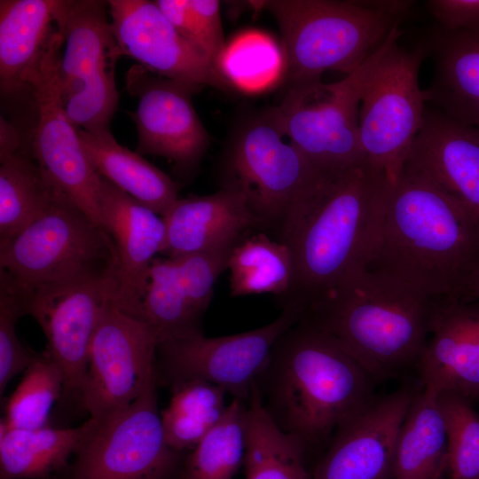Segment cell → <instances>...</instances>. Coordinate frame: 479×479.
I'll return each instance as SVG.
<instances>
[{
	"mask_svg": "<svg viewBox=\"0 0 479 479\" xmlns=\"http://www.w3.org/2000/svg\"><path fill=\"white\" fill-rule=\"evenodd\" d=\"M479 265V216L424 177L389 184L367 269L432 298L457 297Z\"/></svg>",
	"mask_w": 479,
	"mask_h": 479,
	"instance_id": "cell-1",
	"label": "cell"
},
{
	"mask_svg": "<svg viewBox=\"0 0 479 479\" xmlns=\"http://www.w3.org/2000/svg\"><path fill=\"white\" fill-rule=\"evenodd\" d=\"M374 383L334 337L297 320L276 341L256 388L271 419L308 454L374 397Z\"/></svg>",
	"mask_w": 479,
	"mask_h": 479,
	"instance_id": "cell-2",
	"label": "cell"
},
{
	"mask_svg": "<svg viewBox=\"0 0 479 479\" xmlns=\"http://www.w3.org/2000/svg\"><path fill=\"white\" fill-rule=\"evenodd\" d=\"M389 184L366 159L329 178L289 220L279 241L291 249L294 277L291 290L279 300L282 307L302 313L366 267Z\"/></svg>",
	"mask_w": 479,
	"mask_h": 479,
	"instance_id": "cell-3",
	"label": "cell"
},
{
	"mask_svg": "<svg viewBox=\"0 0 479 479\" xmlns=\"http://www.w3.org/2000/svg\"><path fill=\"white\" fill-rule=\"evenodd\" d=\"M433 303L421 291L365 268L310 303L298 320L334 337L377 382L418 367Z\"/></svg>",
	"mask_w": 479,
	"mask_h": 479,
	"instance_id": "cell-4",
	"label": "cell"
},
{
	"mask_svg": "<svg viewBox=\"0 0 479 479\" xmlns=\"http://www.w3.org/2000/svg\"><path fill=\"white\" fill-rule=\"evenodd\" d=\"M221 185L241 193L262 232L277 240L289 220L331 177L321 175L286 135L275 107L247 117L220 164Z\"/></svg>",
	"mask_w": 479,
	"mask_h": 479,
	"instance_id": "cell-5",
	"label": "cell"
},
{
	"mask_svg": "<svg viewBox=\"0 0 479 479\" xmlns=\"http://www.w3.org/2000/svg\"><path fill=\"white\" fill-rule=\"evenodd\" d=\"M263 6L280 31L287 87L321 81L327 71L350 74L400 22L368 1L271 0Z\"/></svg>",
	"mask_w": 479,
	"mask_h": 479,
	"instance_id": "cell-6",
	"label": "cell"
},
{
	"mask_svg": "<svg viewBox=\"0 0 479 479\" xmlns=\"http://www.w3.org/2000/svg\"><path fill=\"white\" fill-rule=\"evenodd\" d=\"M118 257L107 232L59 190L45 211L0 244V270L25 292L90 274H114Z\"/></svg>",
	"mask_w": 479,
	"mask_h": 479,
	"instance_id": "cell-7",
	"label": "cell"
},
{
	"mask_svg": "<svg viewBox=\"0 0 479 479\" xmlns=\"http://www.w3.org/2000/svg\"><path fill=\"white\" fill-rule=\"evenodd\" d=\"M400 35L395 27L369 59L338 82L287 87L274 106L289 140L324 177L338 176L366 160L358 137L361 99L379 59Z\"/></svg>",
	"mask_w": 479,
	"mask_h": 479,
	"instance_id": "cell-8",
	"label": "cell"
},
{
	"mask_svg": "<svg viewBox=\"0 0 479 479\" xmlns=\"http://www.w3.org/2000/svg\"><path fill=\"white\" fill-rule=\"evenodd\" d=\"M107 1L59 0L54 13L64 38L59 64L61 97L77 129H109L118 106L115 65L121 53L107 19Z\"/></svg>",
	"mask_w": 479,
	"mask_h": 479,
	"instance_id": "cell-9",
	"label": "cell"
},
{
	"mask_svg": "<svg viewBox=\"0 0 479 479\" xmlns=\"http://www.w3.org/2000/svg\"><path fill=\"white\" fill-rule=\"evenodd\" d=\"M400 36V35H399ZM389 44L363 94L358 137L365 157L381 169L390 184L404 170L411 147L422 128L426 109L419 72L423 49Z\"/></svg>",
	"mask_w": 479,
	"mask_h": 479,
	"instance_id": "cell-10",
	"label": "cell"
},
{
	"mask_svg": "<svg viewBox=\"0 0 479 479\" xmlns=\"http://www.w3.org/2000/svg\"><path fill=\"white\" fill-rule=\"evenodd\" d=\"M63 45L64 38L55 26L36 65L25 79L36 113L31 154L52 184L101 226V177L88 161L61 97L59 64Z\"/></svg>",
	"mask_w": 479,
	"mask_h": 479,
	"instance_id": "cell-11",
	"label": "cell"
},
{
	"mask_svg": "<svg viewBox=\"0 0 479 479\" xmlns=\"http://www.w3.org/2000/svg\"><path fill=\"white\" fill-rule=\"evenodd\" d=\"M156 376L121 412L98 421L75 454L68 479H175L182 453L165 440Z\"/></svg>",
	"mask_w": 479,
	"mask_h": 479,
	"instance_id": "cell-12",
	"label": "cell"
},
{
	"mask_svg": "<svg viewBox=\"0 0 479 479\" xmlns=\"http://www.w3.org/2000/svg\"><path fill=\"white\" fill-rule=\"evenodd\" d=\"M299 317L297 309L285 306L278 318L254 330L160 342L156 379L171 388L190 381H206L220 387L232 398L247 402L276 341Z\"/></svg>",
	"mask_w": 479,
	"mask_h": 479,
	"instance_id": "cell-13",
	"label": "cell"
},
{
	"mask_svg": "<svg viewBox=\"0 0 479 479\" xmlns=\"http://www.w3.org/2000/svg\"><path fill=\"white\" fill-rule=\"evenodd\" d=\"M158 337L146 322L111 302L94 332L80 403L103 420L128 407L156 376Z\"/></svg>",
	"mask_w": 479,
	"mask_h": 479,
	"instance_id": "cell-14",
	"label": "cell"
},
{
	"mask_svg": "<svg viewBox=\"0 0 479 479\" xmlns=\"http://www.w3.org/2000/svg\"><path fill=\"white\" fill-rule=\"evenodd\" d=\"M115 290L114 274H90L40 287L27 294V314L41 326L45 352L64 375L63 397H79L90 342Z\"/></svg>",
	"mask_w": 479,
	"mask_h": 479,
	"instance_id": "cell-15",
	"label": "cell"
},
{
	"mask_svg": "<svg viewBox=\"0 0 479 479\" xmlns=\"http://www.w3.org/2000/svg\"><path fill=\"white\" fill-rule=\"evenodd\" d=\"M203 86L158 75L135 64L125 74V89L137 99L130 116L137 126L136 153L165 157L179 176L199 167L210 143L192 98Z\"/></svg>",
	"mask_w": 479,
	"mask_h": 479,
	"instance_id": "cell-16",
	"label": "cell"
},
{
	"mask_svg": "<svg viewBox=\"0 0 479 479\" xmlns=\"http://www.w3.org/2000/svg\"><path fill=\"white\" fill-rule=\"evenodd\" d=\"M228 256L210 249L177 257L155 258L141 304V317L159 343L204 334L202 320Z\"/></svg>",
	"mask_w": 479,
	"mask_h": 479,
	"instance_id": "cell-17",
	"label": "cell"
},
{
	"mask_svg": "<svg viewBox=\"0 0 479 479\" xmlns=\"http://www.w3.org/2000/svg\"><path fill=\"white\" fill-rule=\"evenodd\" d=\"M107 4L121 55L168 79L229 87L210 59L177 32L154 1L109 0Z\"/></svg>",
	"mask_w": 479,
	"mask_h": 479,
	"instance_id": "cell-18",
	"label": "cell"
},
{
	"mask_svg": "<svg viewBox=\"0 0 479 479\" xmlns=\"http://www.w3.org/2000/svg\"><path fill=\"white\" fill-rule=\"evenodd\" d=\"M416 390L374 396L337 429L311 479H391L397 439Z\"/></svg>",
	"mask_w": 479,
	"mask_h": 479,
	"instance_id": "cell-19",
	"label": "cell"
},
{
	"mask_svg": "<svg viewBox=\"0 0 479 479\" xmlns=\"http://www.w3.org/2000/svg\"><path fill=\"white\" fill-rule=\"evenodd\" d=\"M100 177V224L113 240L118 257L112 303L143 320L141 304L149 269L155 255L163 251L165 224L161 216Z\"/></svg>",
	"mask_w": 479,
	"mask_h": 479,
	"instance_id": "cell-20",
	"label": "cell"
},
{
	"mask_svg": "<svg viewBox=\"0 0 479 479\" xmlns=\"http://www.w3.org/2000/svg\"><path fill=\"white\" fill-rule=\"evenodd\" d=\"M420 385L468 402L479 397V301L434 298Z\"/></svg>",
	"mask_w": 479,
	"mask_h": 479,
	"instance_id": "cell-21",
	"label": "cell"
},
{
	"mask_svg": "<svg viewBox=\"0 0 479 479\" xmlns=\"http://www.w3.org/2000/svg\"><path fill=\"white\" fill-rule=\"evenodd\" d=\"M404 169L428 179L479 216V128L426 106Z\"/></svg>",
	"mask_w": 479,
	"mask_h": 479,
	"instance_id": "cell-22",
	"label": "cell"
},
{
	"mask_svg": "<svg viewBox=\"0 0 479 479\" xmlns=\"http://www.w3.org/2000/svg\"><path fill=\"white\" fill-rule=\"evenodd\" d=\"M161 217L166 227L161 253L165 257L208 250L261 231L244 196L224 188L208 195L178 198Z\"/></svg>",
	"mask_w": 479,
	"mask_h": 479,
	"instance_id": "cell-23",
	"label": "cell"
},
{
	"mask_svg": "<svg viewBox=\"0 0 479 479\" xmlns=\"http://www.w3.org/2000/svg\"><path fill=\"white\" fill-rule=\"evenodd\" d=\"M420 45L433 64L426 102L479 128V28L446 31L436 26Z\"/></svg>",
	"mask_w": 479,
	"mask_h": 479,
	"instance_id": "cell-24",
	"label": "cell"
},
{
	"mask_svg": "<svg viewBox=\"0 0 479 479\" xmlns=\"http://www.w3.org/2000/svg\"><path fill=\"white\" fill-rule=\"evenodd\" d=\"M59 0L0 1V90L2 98H17L55 29Z\"/></svg>",
	"mask_w": 479,
	"mask_h": 479,
	"instance_id": "cell-25",
	"label": "cell"
},
{
	"mask_svg": "<svg viewBox=\"0 0 479 479\" xmlns=\"http://www.w3.org/2000/svg\"><path fill=\"white\" fill-rule=\"evenodd\" d=\"M77 131L93 169L136 200L163 216L178 199V184L140 154L120 145L109 129Z\"/></svg>",
	"mask_w": 479,
	"mask_h": 479,
	"instance_id": "cell-26",
	"label": "cell"
},
{
	"mask_svg": "<svg viewBox=\"0 0 479 479\" xmlns=\"http://www.w3.org/2000/svg\"><path fill=\"white\" fill-rule=\"evenodd\" d=\"M89 418L75 428H8L0 422V479H48L64 469L94 431Z\"/></svg>",
	"mask_w": 479,
	"mask_h": 479,
	"instance_id": "cell-27",
	"label": "cell"
},
{
	"mask_svg": "<svg viewBox=\"0 0 479 479\" xmlns=\"http://www.w3.org/2000/svg\"><path fill=\"white\" fill-rule=\"evenodd\" d=\"M437 393L416 390L396 443L391 479H446L447 432Z\"/></svg>",
	"mask_w": 479,
	"mask_h": 479,
	"instance_id": "cell-28",
	"label": "cell"
},
{
	"mask_svg": "<svg viewBox=\"0 0 479 479\" xmlns=\"http://www.w3.org/2000/svg\"><path fill=\"white\" fill-rule=\"evenodd\" d=\"M247 404L246 479H311L305 449L271 419L256 382Z\"/></svg>",
	"mask_w": 479,
	"mask_h": 479,
	"instance_id": "cell-29",
	"label": "cell"
},
{
	"mask_svg": "<svg viewBox=\"0 0 479 479\" xmlns=\"http://www.w3.org/2000/svg\"><path fill=\"white\" fill-rule=\"evenodd\" d=\"M251 232L240 239L229 259L231 295L271 293L280 300L288 294L294 282L291 249L266 232L258 231L251 234Z\"/></svg>",
	"mask_w": 479,
	"mask_h": 479,
	"instance_id": "cell-30",
	"label": "cell"
},
{
	"mask_svg": "<svg viewBox=\"0 0 479 479\" xmlns=\"http://www.w3.org/2000/svg\"><path fill=\"white\" fill-rule=\"evenodd\" d=\"M59 190L27 149L0 158V244L36 220Z\"/></svg>",
	"mask_w": 479,
	"mask_h": 479,
	"instance_id": "cell-31",
	"label": "cell"
},
{
	"mask_svg": "<svg viewBox=\"0 0 479 479\" xmlns=\"http://www.w3.org/2000/svg\"><path fill=\"white\" fill-rule=\"evenodd\" d=\"M169 405L161 412L165 440L173 450L192 451L221 420L228 404L223 389L202 381L171 388Z\"/></svg>",
	"mask_w": 479,
	"mask_h": 479,
	"instance_id": "cell-32",
	"label": "cell"
},
{
	"mask_svg": "<svg viewBox=\"0 0 479 479\" xmlns=\"http://www.w3.org/2000/svg\"><path fill=\"white\" fill-rule=\"evenodd\" d=\"M247 404L232 398L221 420L190 452L180 479H233L244 463Z\"/></svg>",
	"mask_w": 479,
	"mask_h": 479,
	"instance_id": "cell-33",
	"label": "cell"
},
{
	"mask_svg": "<svg viewBox=\"0 0 479 479\" xmlns=\"http://www.w3.org/2000/svg\"><path fill=\"white\" fill-rule=\"evenodd\" d=\"M64 375L45 352L37 354L10 397L4 420L8 428H38L48 425L51 412L63 397Z\"/></svg>",
	"mask_w": 479,
	"mask_h": 479,
	"instance_id": "cell-34",
	"label": "cell"
},
{
	"mask_svg": "<svg viewBox=\"0 0 479 479\" xmlns=\"http://www.w3.org/2000/svg\"><path fill=\"white\" fill-rule=\"evenodd\" d=\"M217 68L229 83L255 90L272 82L280 69L284 70V62L271 38L247 33L225 47Z\"/></svg>",
	"mask_w": 479,
	"mask_h": 479,
	"instance_id": "cell-35",
	"label": "cell"
},
{
	"mask_svg": "<svg viewBox=\"0 0 479 479\" xmlns=\"http://www.w3.org/2000/svg\"><path fill=\"white\" fill-rule=\"evenodd\" d=\"M447 432L446 479H479V414L449 392L437 395Z\"/></svg>",
	"mask_w": 479,
	"mask_h": 479,
	"instance_id": "cell-36",
	"label": "cell"
},
{
	"mask_svg": "<svg viewBox=\"0 0 479 479\" xmlns=\"http://www.w3.org/2000/svg\"><path fill=\"white\" fill-rule=\"evenodd\" d=\"M27 314L22 289L0 270V396L12 379L25 372L37 354L27 349L16 334L18 319Z\"/></svg>",
	"mask_w": 479,
	"mask_h": 479,
	"instance_id": "cell-37",
	"label": "cell"
},
{
	"mask_svg": "<svg viewBox=\"0 0 479 479\" xmlns=\"http://www.w3.org/2000/svg\"><path fill=\"white\" fill-rule=\"evenodd\" d=\"M189 3L200 35L202 49L218 70V62L226 47L220 16V2L189 0Z\"/></svg>",
	"mask_w": 479,
	"mask_h": 479,
	"instance_id": "cell-38",
	"label": "cell"
},
{
	"mask_svg": "<svg viewBox=\"0 0 479 479\" xmlns=\"http://www.w3.org/2000/svg\"><path fill=\"white\" fill-rule=\"evenodd\" d=\"M426 6L444 30L479 28V0H428Z\"/></svg>",
	"mask_w": 479,
	"mask_h": 479,
	"instance_id": "cell-39",
	"label": "cell"
},
{
	"mask_svg": "<svg viewBox=\"0 0 479 479\" xmlns=\"http://www.w3.org/2000/svg\"><path fill=\"white\" fill-rule=\"evenodd\" d=\"M154 2L177 32L204 52L189 0H157Z\"/></svg>",
	"mask_w": 479,
	"mask_h": 479,
	"instance_id": "cell-40",
	"label": "cell"
},
{
	"mask_svg": "<svg viewBox=\"0 0 479 479\" xmlns=\"http://www.w3.org/2000/svg\"><path fill=\"white\" fill-rule=\"evenodd\" d=\"M24 148L18 128L4 117L0 119V158L14 154Z\"/></svg>",
	"mask_w": 479,
	"mask_h": 479,
	"instance_id": "cell-41",
	"label": "cell"
},
{
	"mask_svg": "<svg viewBox=\"0 0 479 479\" xmlns=\"http://www.w3.org/2000/svg\"><path fill=\"white\" fill-rule=\"evenodd\" d=\"M456 298L479 301V265L467 278Z\"/></svg>",
	"mask_w": 479,
	"mask_h": 479,
	"instance_id": "cell-42",
	"label": "cell"
}]
</instances>
